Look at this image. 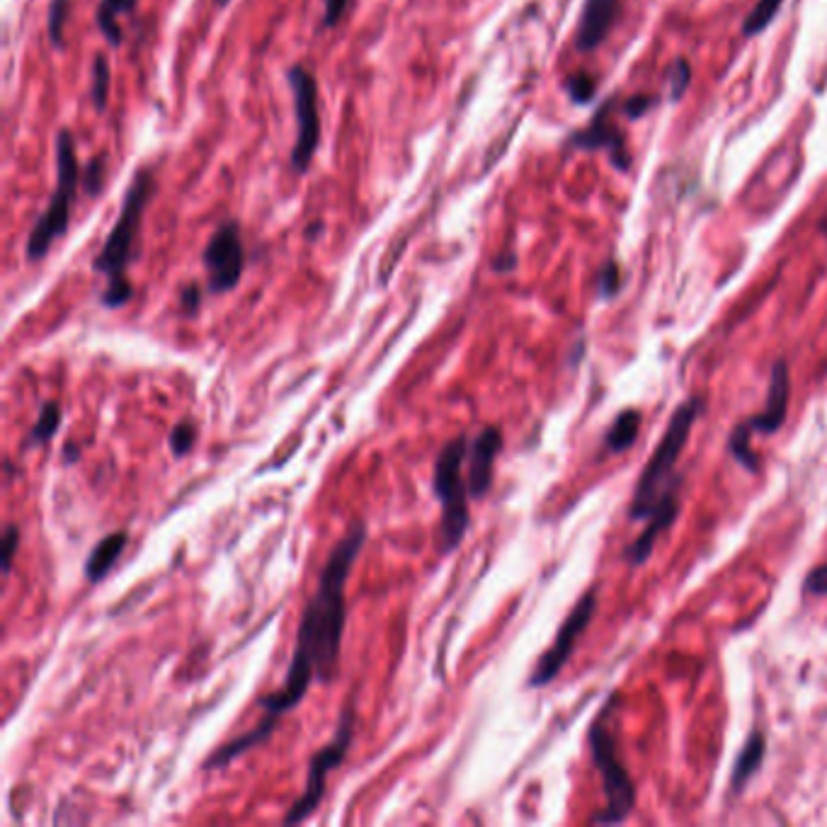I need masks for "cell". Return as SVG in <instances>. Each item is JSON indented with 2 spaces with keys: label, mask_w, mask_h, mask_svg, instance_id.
Returning a JSON list of instances; mask_svg holds the SVG:
<instances>
[{
  "label": "cell",
  "mask_w": 827,
  "mask_h": 827,
  "mask_svg": "<svg viewBox=\"0 0 827 827\" xmlns=\"http://www.w3.org/2000/svg\"><path fill=\"white\" fill-rule=\"evenodd\" d=\"M670 100L677 102L682 95L687 93L689 88V78H692V68L689 64L685 62V58H677V62L673 64V68H670Z\"/></svg>",
  "instance_id": "cell-26"
},
{
  "label": "cell",
  "mask_w": 827,
  "mask_h": 827,
  "mask_svg": "<svg viewBox=\"0 0 827 827\" xmlns=\"http://www.w3.org/2000/svg\"><path fill=\"white\" fill-rule=\"evenodd\" d=\"M153 192L155 177L149 167H141L139 173H134V179H131V185L127 189L117 224L112 226L110 236H107L98 258L93 260V270L98 274H105L107 280V286L100 296V304L105 308H122L131 302V296H134V286H131L127 278V270L131 262H134L137 238Z\"/></svg>",
  "instance_id": "cell-2"
},
{
  "label": "cell",
  "mask_w": 827,
  "mask_h": 827,
  "mask_svg": "<svg viewBox=\"0 0 827 827\" xmlns=\"http://www.w3.org/2000/svg\"><path fill=\"white\" fill-rule=\"evenodd\" d=\"M78 457H80V449L74 445V442H66V447H64V461H66V464H74V461H78Z\"/></svg>",
  "instance_id": "cell-35"
},
{
  "label": "cell",
  "mask_w": 827,
  "mask_h": 827,
  "mask_svg": "<svg viewBox=\"0 0 827 827\" xmlns=\"http://www.w3.org/2000/svg\"><path fill=\"white\" fill-rule=\"evenodd\" d=\"M619 0H587L580 15L578 32H575V50L592 52L607 40L609 30L619 18Z\"/></svg>",
  "instance_id": "cell-14"
},
{
  "label": "cell",
  "mask_w": 827,
  "mask_h": 827,
  "mask_svg": "<svg viewBox=\"0 0 827 827\" xmlns=\"http://www.w3.org/2000/svg\"><path fill=\"white\" fill-rule=\"evenodd\" d=\"M129 544V534L127 532H112L102 536L98 544L90 548L88 561H86V578L88 583H102L110 570L117 566L119 556L124 554V548Z\"/></svg>",
  "instance_id": "cell-16"
},
{
  "label": "cell",
  "mask_w": 827,
  "mask_h": 827,
  "mask_svg": "<svg viewBox=\"0 0 827 827\" xmlns=\"http://www.w3.org/2000/svg\"><path fill=\"white\" fill-rule=\"evenodd\" d=\"M514 265H518V258H514V255H500L493 262V270L496 272H510V270H514Z\"/></svg>",
  "instance_id": "cell-34"
},
{
  "label": "cell",
  "mask_w": 827,
  "mask_h": 827,
  "mask_svg": "<svg viewBox=\"0 0 827 827\" xmlns=\"http://www.w3.org/2000/svg\"><path fill=\"white\" fill-rule=\"evenodd\" d=\"M199 304H202L199 284H187L179 290V308H183L185 316H197Z\"/></svg>",
  "instance_id": "cell-31"
},
{
  "label": "cell",
  "mask_w": 827,
  "mask_h": 827,
  "mask_svg": "<svg viewBox=\"0 0 827 827\" xmlns=\"http://www.w3.org/2000/svg\"><path fill=\"white\" fill-rule=\"evenodd\" d=\"M214 3H217L219 8H226V6H229V3H231V0H214Z\"/></svg>",
  "instance_id": "cell-36"
},
{
  "label": "cell",
  "mask_w": 827,
  "mask_h": 827,
  "mask_svg": "<svg viewBox=\"0 0 827 827\" xmlns=\"http://www.w3.org/2000/svg\"><path fill=\"white\" fill-rule=\"evenodd\" d=\"M62 403L58 401H46L42 407H40V415H37V423L32 425V429L28 433L25 442H22V449H32V447H42L50 442L56 433L58 427H62Z\"/></svg>",
  "instance_id": "cell-20"
},
{
  "label": "cell",
  "mask_w": 827,
  "mask_h": 827,
  "mask_svg": "<svg viewBox=\"0 0 827 827\" xmlns=\"http://www.w3.org/2000/svg\"><path fill=\"white\" fill-rule=\"evenodd\" d=\"M764 750H766L764 736L760 733V730H754L746 746H742L736 766H733V774H730V788H733V794H740V791L748 786L750 779L758 774V770L764 762Z\"/></svg>",
  "instance_id": "cell-17"
},
{
  "label": "cell",
  "mask_w": 827,
  "mask_h": 827,
  "mask_svg": "<svg viewBox=\"0 0 827 827\" xmlns=\"http://www.w3.org/2000/svg\"><path fill=\"white\" fill-rule=\"evenodd\" d=\"M649 107H651V98H645V95H639V98H631V100L627 102L624 110H627V115H629L631 119H636V117H641L645 110H649Z\"/></svg>",
  "instance_id": "cell-33"
},
{
  "label": "cell",
  "mask_w": 827,
  "mask_h": 827,
  "mask_svg": "<svg viewBox=\"0 0 827 827\" xmlns=\"http://www.w3.org/2000/svg\"><path fill=\"white\" fill-rule=\"evenodd\" d=\"M20 546V530L18 524H8L6 534H3V575H10L13 570V561Z\"/></svg>",
  "instance_id": "cell-29"
},
{
  "label": "cell",
  "mask_w": 827,
  "mask_h": 827,
  "mask_svg": "<svg viewBox=\"0 0 827 827\" xmlns=\"http://www.w3.org/2000/svg\"><path fill=\"white\" fill-rule=\"evenodd\" d=\"M679 486L682 483H677L675 488L667 490L663 500L657 502L655 510L651 512L649 524H645V530L641 532V536L627 548V561L631 563V566H643V563L653 556V548L657 544V538H661V534H665L670 526L675 524L677 514H679V498H677Z\"/></svg>",
  "instance_id": "cell-13"
},
{
  "label": "cell",
  "mask_w": 827,
  "mask_h": 827,
  "mask_svg": "<svg viewBox=\"0 0 827 827\" xmlns=\"http://www.w3.org/2000/svg\"><path fill=\"white\" fill-rule=\"evenodd\" d=\"M820 231H823V233H827V217H825V219H823V224H820Z\"/></svg>",
  "instance_id": "cell-37"
},
{
  "label": "cell",
  "mask_w": 827,
  "mask_h": 827,
  "mask_svg": "<svg viewBox=\"0 0 827 827\" xmlns=\"http://www.w3.org/2000/svg\"><path fill=\"white\" fill-rule=\"evenodd\" d=\"M704 407L706 403L701 395H692V399L682 403L673 413V417H670L663 439L657 442L653 457L649 464H645V469L641 471V478L636 483V490H633V502L629 510L633 520H649L651 512L655 510L657 502L663 500L667 490L682 483V478L673 476V471L677 466L679 454L687 447L694 425H697L699 415L704 413Z\"/></svg>",
  "instance_id": "cell-3"
},
{
  "label": "cell",
  "mask_w": 827,
  "mask_h": 827,
  "mask_svg": "<svg viewBox=\"0 0 827 827\" xmlns=\"http://www.w3.org/2000/svg\"><path fill=\"white\" fill-rule=\"evenodd\" d=\"M355 726H357L355 706L347 704L345 709H342V714H340V721H338V728H335L333 740H328L326 746H323L314 754V758H311L308 774H306V784H304V794L292 803L290 813L284 815V825L304 823L306 818H311V815L316 813L318 803L323 801V796H326L328 774L333 770H338V766L345 762L347 752H350V748H352Z\"/></svg>",
  "instance_id": "cell-8"
},
{
  "label": "cell",
  "mask_w": 827,
  "mask_h": 827,
  "mask_svg": "<svg viewBox=\"0 0 827 827\" xmlns=\"http://www.w3.org/2000/svg\"><path fill=\"white\" fill-rule=\"evenodd\" d=\"M782 3L784 0H758L752 8V13L746 18V25H742V32L748 34V37H754V34L764 32L766 28L772 25V20L776 18L779 10H782Z\"/></svg>",
  "instance_id": "cell-22"
},
{
  "label": "cell",
  "mask_w": 827,
  "mask_h": 827,
  "mask_svg": "<svg viewBox=\"0 0 827 827\" xmlns=\"http://www.w3.org/2000/svg\"><path fill=\"white\" fill-rule=\"evenodd\" d=\"M367 538V524L362 520H355L347 526L340 542L333 546L330 556L326 558V566L320 570L316 592L306 602L302 621H298L292 663L290 670H286L284 685L278 692L268 694V697L258 699V706L262 709L260 721L248 733L224 742L219 750H214L204 760V772H219L233 760L243 758L246 752L260 746V742L270 740L280 718L294 711L306 699L314 682L328 685L338 675L342 633L347 624L345 587Z\"/></svg>",
  "instance_id": "cell-1"
},
{
  "label": "cell",
  "mask_w": 827,
  "mask_h": 827,
  "mask_svg": "<svg viewBox=\"0 0 827 827\" xmlns=\"http://www.w3.org/2000/svg\"><path fill=\"white\" fill-rule=\"evenodd\" d=\"M352 0H326V8H323V28H335L347 13Z\"/></svg>",
  "instance_id": "cell-32"
},
{
  "label": "cell",
  "mask_w": 827,
  "mask_h": 827,
  "mask_svg": "<svg viewBox=\"0 0 827 827\" xmlns=\"http://www.w3.org/2000/svg\"><path fill=\"white\" fill-rule=\"evenodd\" d=\"M471 439L466 435L454 437L439 449L435 471H433V490L442 505V554H451L459 548L466 532H469V486L464 481V464L469 457Z\"/></svg>",
  "instance_id": "cell-5"
},
{
  "label": "cell",
  "mask_w": 827,
  "mask_h": 827,
  "mask_svg": "<svg viewBox=\"0 0 827 827\" xmlns=\"http://www.w3.org/2000/svg\"><path fill=\"white\" fill-rule=\"evenodd\" d=\"M595 609H597V592L592 587V590H587L578 599V602H575V607L570 609V614L566 617V621H563L558 633H556V641L551 643L548 651L536 661L532 675H530V687H534V689L546 687L561 675V670L566 667V663L570 661L575 645H578L585 629L590 627V621L595 617Z\"/></svg>",
  "instance_id": "cell-10"
},
{
  "label": "cell",
  "mask_w": 827,
  "mask_h": 827,
  "mask_svg": "<svg viewBox=\"0 0 827 827\" xmlns=\"http://www.w3.org/2000/svg\"><path fill=\"white\" fill-rule=\"evenodd\" d=\"M619 284H621L619 265L614 260H609L607 265L599 270V274H597V294L602 298H611L619 292Z\"/></svg>",
  "instance_id": "cell-27"
},
{
  "label": "cell",
  "mask_w": 827,
  "mask_h": 827,
  "mask_svg": "<svg viewBox=\"0 0 827 827\" xmlns=\"http://www.w3.org/2000/svg\"><path fill=\"white\" fill-rule=\"evenodd\" d=\"M137 10V0H100L98 15H95V22H98L100 32L105 34V40L119 46L122 44V20L124 15H131Z\"/></svg>",
  "instance_id": "cell-19"
},
{
  "label": "cell",
  "mask_w": 827,
  "mask_h": 827,
  "mask_svg": "<svg viewBox=\"0 0 827 827\" xmlns=\"http://www.w3.org/2000/svg\"><path fill=\"white\" fill-rule=\"evenodd\" d=\"M803 592L813 597L827 595V563H823V566H815L808 573V578L803 580Z\"/></svg>",
  "instance_id": "cell-30"
},
{
  "label": "cell",
  "mask_w": 827,
  "mask_h": 827,
  "mask_svg": "<svg viewBox=\"0 0 827 827\" xmlns=\"http://www.w3.org/2000/svg\"><path fill=\"white\" fill-rule=\"evenodd\" d=\"M110 80H112V70L110 62L105 56H95L93 62V80H90V100L95 105V110L105 112L107 98H110Z\"/></svg>",
  "instance_id": "cell-21"
},
{
  "label": "cell",
  "mask_w": 827,
  "mask_h": 827,
  "mask_svg": "<svg viewBox=\"0 0 827 827\" xmlns=\"http://www.w3.org/2000/svg\"><path fill=\"white\" fill-rule=\"evenodd\" d=\"M68 3H70V0H52V3H50V40H52L54 46H58V50L64 46Z\"/></svg>",
  "instance_id": "cell-24"
},
{
  "label": "cell",
  "mask_w": 827,
  "mask_h": 827,
  "mask_svg": "<svg viewBox=\"0 0 827 827\" xmlns=\"http://www.w3.org/2000/svg\"><path fill=\"white\" fill-rule=\"evenodd\" d=\"M641 433V413L636 407H629V411H621L617 415V421L611 423L605 435V447L611 454H624L627 449L633 447V442L639 439Z\"/></svg>",
  "instance_id": "cell-18"
},
{
  "label": "cell",
  "mask_w": 827,
  "mask_h": 827,
  "mask_svg": "<svg viewBox=\"0 0 827 827\" xmlns=\"http://www.w3.org/2000/svg\"><path fill=\"white\" fill-rule=\"evenodd\" d=\"M505 447V439H502L500 427H483L481 433L471 439L469 445V471H466V486H469V496L471 500H481L490 493L493 488V471H496V459L498 454Z\"/></svg>",
  "instance_id": "cell-12"
},
{
  "label": "cell",
  "mask_w": 827,
  "mask_h": 827,
  "mask_svg": "<svg viewBox=\"0 0 827 827\" xmlns=\"http://www.w3.org/2000/svg\"><path fill=\"white\" fill-rule=\"evenodd\" d=\"M611 704H614V699L607 701L602 714H599L597 721L590 726L592 760L599 774H602V786H605V798H607L605 810L592 818L595 825L624 823L633 813V808H636V786H633V779L627 772L624 762L619 760L611 730L605 726V718L609 714Z\"/></svg>",
  "instance_id": "cell-6"
},
{
  "label": "cell",
  "mask_w": 827,
  "mask_h": 827,
  "mask_svg": "<svg viewBox=\"0 0 827 827\" xmlns=\"http://www.w3.org/2000/svg\"><path fill=\"white\" fill-rule=\"evenodd\" d=\"M202 262L204 270H207L211 294H226L236 290L246 268V248L238 221H224L211 233L207 248H204Z\"/></svg>",
  "instance_id": "cell-11"
},
{
  "label": "cell",
  "mask_w": 827,
  "mask_h": 827,
  "mask_svg": "<svg viewBox=\"0 0 827 827\" xmlns=\"http://www.w3.org/2000/svg\"><path fill=\"white\" fill-rule=\"evenodd\" d=\"M195 437H197V427L192 421L177 423L171 429V437H167V445H171V451L175 454V459H183L187 454L195 449Z\"/></svg>",
  "instance_id": "cell-23"
},
{
  "label": "cell",
  "mask_w": 827,
  "mask_h": 827,
  "mask_svg": "<svg viewBox=\"0 0 827 827\" xmlns=\"http://www.w3.org/2000/svg\"><path fill=\"white\" fill-rule=\"evenodd\" d=\"M83 179V171L78 165L74 134L68 129L58 131L56 137V187L52 192L50 207L44 209L42 217L34 221L30 238H28V260H42L50 248L64 238L70 224V209L78 192V183Z\"/></svg>",
  "instance_id": "cell-4"
},
{
  "label": "cell",
  "mask_w": 827,
  "mask_h": 827,
  "mask_svg": "<svg viewBox=\"0 0 827 827\" xmlns=\"http://www.w3.org/2000/svg\"><path fill=\"white\" fill-rule=\"evenodd\" d=\"M788 399H791V371L784 359H779L772 367L770 374V391H766V405L764 411L750 415L748 421L733 427V433L728 437V451L742 469L750 474L760 471V457L752 449V435H774L779 427L786 423L788 413Z\"/></svg>",
  "instance_id": "cell-7"
},
{
  "label": "cell",
  "mask_w": 827,
  "mask_h": 827,
  "mask_svg": "<svg viewBox=\"0 0 827 827\" xmlns=\"http://www.w3.org/2000/svg\"><path fill=\"white\" fill-rule=\"evenodd\" d=\"M568 143L573 149H585V151L607 149L611 153V161H614L619 171H627V167H629V155H627L624 139H621L617 127L611 124V119L607 117V107H605V110L597 112L595 122L590 127L578 131V134H573Z\"/></svg>",
  "instance_id": "cell-15"
},
{
  "label": "cell",
  "mask_w": 827,
  "mask_h": 827,
  "mask_svg": "<svg viewBox=\"0 0 827 827\" xmlns=\"http://www.w3.org/2000/svg\"><path fill=\"white\" fill-rule=\"evenodd\" d=\"M566 90L570 95L573 102L578 105H587L592 98H595V90H597V83L590 74H575L568 78L566 83Z\"/></svg>",
  "instance_id": "cell-25"
},
{
  "label": "cell",
  "mask_w": 827,
  "mask_h": 827,
  "mask_svg": "<svg viewBox=\"0 0 827 827\" xmlns=\"http://www.w3.org/2000/svg\"><path fill=\"white\" fill-rule=\"evenodd\" d=\"M105 171H107V161L105 159H93L88 163L86 171H83V187H86V192L90 197H98L100 189H102V183H105Z\"/></svg>",
  "instance_id": "cell-28"
},
{
  "label": "cell",
  "mask_w": 827,
  "mask_h": 827,
  "mask_svg": "<svg viewBox=\"0 0 827 827\" xmlns=\"http://www.w3.org/2000/svg\"><path fill=\"white\" fill-rule=\"evenodd\" d=\"M290 88L294 95V117H296V141L292 149V167L296 175H304L320 143V110H318V83L316 76L302 64L290 68Z\"/></svg>",
  "instance_id": "cell-9"
}]
</instances>
